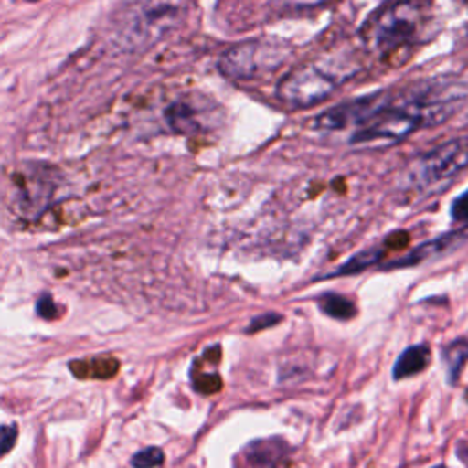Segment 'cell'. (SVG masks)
Here are the masks:
<instances>
[{"label": "cell", "mask_w": 468, "mask_h": 468, "mask_svg": "<svg viewBox=\"0 0 468 468\" xmlns=\"http://www.w3.org/2000/svg\"><path fill=\"white\" fill-rule=\"evenodd\" d=\"M468 91L457 82H426L400 93H377L335 106L340 128H353L351 144L389 146L415 130L450 119Z\"/></svg>", "instance_id": "obj_1"}, {"label": "cell", "mask_w": 468, "mask_h": 468, "mask_svg": "<svg viewBox=\"0 0 468 468\" xmlns=\"http://www.w3.org/2000/svg\"><path fill=\"white\" fill-rule=\"evenodd\" d=\"M356 71L344 58H318L294 68L278 84V97L291 108H309L327 99Z\"/></svg>", "instance_id": "obj_2"}, {"label": "cell", "mask_w": 468, "mask_h": 468, "mask_svg": "<svg viewBox=\"0 0 468 468\" xmlns=\"http://www.w3.org/2000/svg\"><path fill=\"white\" fill-rule=\"evenodd\" d=\"M426 20L424 7L417 0H397L378 9L362 29L367 49L388 53L411 44Z\"/></svg>", "instance_id": "obj_3"}, {"label": "cell", "mask_w": 468, "mask_h": 468, "mask_svg": "<svg viewBox=\"0 0 468 468\" xmlns=\"http://www.w3.org/2000/svg\"><path fill=\"white\" fill-rule=\"evenodd\" d=\"M190 0H137L124 15V37L133 46H152L186 18Z\"/></svg>", "instance_id": "obj_4"}, {"label": "cell", "mask_w": 468, "mask_h": 468, "mask_svg": "<svg viewBox=\"0 0 468 468\" xmlns=\"http://www.w3.org/2000/svg\"><path fill=\"white\" fill-rule=\"evenodd\" d=\"M464 168H468V137H457L415 157L404 179L411 188L430 192L448 185Z\"/></svg>", "instance_id": "obj_5"}, {"label": "cell", "mask_w": 468, "mask_h": 468, "mask_svg": "<svg viewBox=\"0 0 468 468\" xmlns=\"http://www.w3.org/2000/svg\"><path fill=\"white\" fill-rule=\"evenodd\" d=\"M289 55V48L282 44L243 42L227 49L221 55L218 68L229 79L254 80L280 69Z\"/></svg>", "instance_id": "obj_6"}, {"label": "cell", "mask_w": 468, "mask_h": 468, "mask_svg": "<svg viewBox=\"0 0 468 468\" xmlns=\"http://www.w3.org/2000/svg\"><path fill=\"white\" fill-rule=\"evenodd\" d=\"M218 113L212 101L196 97H185L170 104L166 110V121L176 132L190 133L214 124Z\"/></svg>", "instance_id": "obj_7"}, {"label": "cell", "mask_w": 468, "mask_h": 468, "mask_svg": "<svg viewBox=\"0 0 468 468\" xmlns=\"http://www.w3.org/2000/svg\"><path fill=\"white\" fill-rule=\"evenodd\" d=\"M464 239H468V227H463L459 230H452V232L442 234V236H439L435 239H430V241L419 245L417 249H413L411 252H408L406 256H402V258H399L395 261H388L382 267H388V269L411 267V265L422 263L426 260L437 258L441 254H446V252L457 249L461 243H464Z\"/></svg>", "instance_id": "obj_8"}, {"label": "cell", "mask_w": 468, "mask_h": 468, "mask_svg": "<svg viewBox=\"0 0 468 468\" xmlns=\"http://www.w3.org/2000/svg\"><path fill=\"white\" fill-rule=\"evenodd\" d=\"M287 442L282 441L280 437H269V439H260L252 441L245 452V463H249L254 468H276L287 459Z\"/></svg>", "instance_id": "obj_9"}, {"label": "cell", "mask_w": 468, "mask_h": 468, "mask_svg": "<svg viewBox=\"0 0 468 468\" xmlns=\"http://www.w3.org/2000/svg\"><path fill=\"white\" fill-rule=\"evenodd\" d=\"M430 364V347L426 344H417V346H410L406 347L395 366H393V378L400 380V378H408L413 377L420 371H424Z\"/></svg>", "instance_id": "obj_10"}, {"label": "cell", "mask_w": 468, "mask_h": 468, "mask_svg": "<svg viewBox=\"0 0 468 468\" xmlns=\"http://www.w3.org/2000/svg\"><path fill=\"white\" fill-rule=\"evenodd\" d=\"M442 358L448 369V382L455 384L464 364L468 362V340L457 338L442 349Z\"/></svg>", "instance_id": "obj_11"}, {"label": "cell", "mask_w": 468, "mask_h": 468, "mask_svg": "<svg viewBox=\"0 0 468 468\" xmlns=\"http://www.w3.org/2000/svg\"><path fill=\"white\" fill-rule=\"evenodd\" d=\"M318 307L324 314L336 320H351L356 314V305L338 292L322 294L318 298Z\"/></svg>", "instance_id": "obj_12"}, {"label": "cell", "mask_w": 468, "mask_h": 468, "mask_svg": "<svg viewBox=\"0 0 468 468\" xmlns=\"http://www.w3.org/2000/svg\"><path fill=\"white\" fill-rule=\"evenodd\" d=\"M384 256V249H366L358 254H355L351 260H347V263H344L338 272L331 274V276H336V274H355V272H362L364 269L375 265L380 261V258Z\"/></svg>", "instance_id": "obj_13"}, {"label": "cell", "mask_w": 468, "mask_h": 468, "mask_svg": "<svg viewBox=\"0 0 468 468\" xmlns=\"http://www.w3.org/2000/svg\"><path fill=\"white\" fill-rule=\"evenodd\" d=\"M192 380H194V388L205 395H210L221 388V378L216 371H201V369L196 371L194 369Z\"/></svg>", "instance_id": "obj_14"}, {"label": "cell", "mask_w": 468, "mask_h": 468, "mask_svg": "<svg viewBox=\"0 0 468 468\" xmlns=\"http://www.w3.org/2000/svg\"><path fill=\"white\" fill-rule=\"evenodd\" d=\"M163 459H165L163 452L159 448L152 446V448L137 452L132 457V464H133V468H155L163 463Z\"/></svg>", "instance_id": "obj_15"}, {"label": "cell", "mask_w": 468, "mask_h": 468, "mask_svg": "<svg viewBox=\"0 0 468 468\" xmlns=\"http://www.w3.org/2000/svg\"><path fill=\"white\" fill-rule=\"evenodd\" d=\"M452 218L455 221H463V223L468 221V190L453 199V203H452Z\"/></svg>", "instance_id": "obj_16"}, {"label": "cell", "mask_w": 468, "mask_h": 468, "mask_svg": "<svg viewBox=\"0 0 468 468\" xmlns=\"http://www.w3.org/2000/svg\"><path fill=\"white\" fill-rule=\"evenodd\" d=\"M37 313L46 320H53L58 316V307L55 305V302L51 300L49 294H42L37 302Z\"/></svg>", "instance_id": "obj_17"}, {"label": "cell", "mask_w": 468, "mask_h": 468, "mask_svg": "<svg viewBox=\"0 0 468 468\" xmlns=\"http://www.w3.org/2000/svg\"><path fill=\"white\" fill-rule=\"evenodd\" d=\"M16 441V426L15 424H5L0 426V455H5Z\"/></svg>", "instance_id": "obj_18"}, {"label": "cell", "mask_w": 468, "mask_h": 468, "mask_svg": "<svg viewBox=\"0 0 468 468\" xmlns=\"http://www.w3.org/2000/svg\"><path fill=\"white\" fill-rule=\"evenodd\" d=\"M278 322H282V316H278L276 313H265V314H260L258 318H254L252 322H250V325H249V333H252V331H261V329H265V327H271V325H274V324H278Z\"/></svg>", "instance_id": "obj_19"}, {"label": "cell", "mask_w": 468, "mask_h": 468, "mask_svg": "<svg viewBox=\"0 0 468 468\" xmlns=\"http://www.w3.org/2000/svg\"><path fill=\"white\" fill-rule=\"evenodd\" d=\"M287 7H294V9H307V7H316L322 5L329 0H282Z\"/></svg>", "instance_id": "obj_20"}, {"label": "cell", "mask_w": 468, "mask_h": 468, "mask_svg": "<svg viewBox=\"0 0 468 468\" xmlns=\"http://www.w3.org/2000/svg\"><path fill=\"white\" fill-rule=\"evenodd\" d=\"M408 243V234L406 232H393L388 239H386V247L389 249H400Z\"/></svg>", "instance_id": "obj_21"}, {"label": "cell", "mask_w": 468, "mask_h": 468, "mask_svg": "<svg viewBox=\"0 0 468 468\" xmlns=\"http://www.w3.org/2000/svg\"><path fill=\"white\" fill-rule=\"evenodd\" d=\"M457 455H459V459L468 466V446H466V444H459Z\"/></svg>", "instance_id": "obj_22"}, {"label": "cell", "mask_w": 468, "mask_h": 468, "mask_svg": "<svg viewBox=\"0 0 468 468\" xmlns=\"http://www.w3.org/2000/svg\"><path fill=\"white\" fill-rule=\"evenodd\" d=\"M433 468H446V466H442V464H439V466H433Z\"/></svg>", "instance_id": "obj_23"}, {"label": "cell", "mask_w": 468, "mask_h": 468, "mask_svg": "<svg viewBox=\"0 0 468 468\" xmlns=\"http://www.w3.org/2000/svg\"><path fill=\"white\" fill-rule=\"evenodd\" d=\"M29 2H37V0H29Z\"/></svg>", "instance_id": "obj_24"}]
</instances>
